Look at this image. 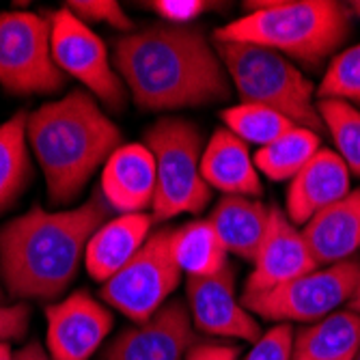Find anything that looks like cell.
Masks as SVG:
<instances>
[{
  "instance_id": "cell-31",
  "label": "cell",
  "mask_w": 360,
  "mask_h": 360,
  "mask_svg": "<svg viewBox=\"0 0 360 360\" xmlns=\"http://www.w3.org/2000/svg\"><path fill=\"white\" fill-rule=\"evenodd\" d=\"M30 309L28 304H0V343L20 341L28 333Z\"/></svg>"
},
{
  "instance_id": "cell-8",
  "label": "cell",
  "mask_w": 360,
  "mask_h": 360,
  "mask_svg": "<svg viewBox=\"0 0 360 360\" xmlns=\"http://www.w3.org/2000/svg\"><path fill=\"white\" fill-rule=\"evenodd\" d=\"M173 229H158L143 248L102 287V300L136 323L149 321L181 281L171 250Z\"/></svg>"
},
{
  "instance_id": "cell-28",
  "label": "cell",
  "mask_w": 360,
  "mask_h": 360,
  "mask_svg": "<svg viewBox=\"0 0 360 360\" xmlns=\"http://www.w3.org/2000/svg\"><path fill=\"white\" fill-rule=\"evenodd\" d=\"M63 7H68L78 20H82L84 24L89 22H106L119 30L129 32L134 28L132 20L127 18V13L121 9L119 3L115 0H70Z\"/></svg>"
},
{
  "instance_id": "cell-14",
  "label": "cell",
  "mask_w": 360,
  "mask_h": 360,
  "mask_svg": "<svg viewBox=\"0 0 360 360\" xmlns=\"http://www.w3.org/2000/svg\"><path fill=\"white\" fill-rule=\"evenodd\" d=\"M196 343L190 309L179 302H167L149 321L125 328L106 347L100 360H186Z\"/></svg>"
},
{
  "instance_id": "cell-35",
  "label": "cell",
  "mask_w": 360,
  "mask_h": 360,
  "mask_svg": "<svg viewBox=\"0 0 360 360\" xmlns=\"http://www.w3.org/2000/svg\"><path fill=\"white\" fill-rule=\"evenodd\" d=\"M0 360H13V352L9 343H0Z\"/></svg>"
},
{
  "instance_id": "cell-21",
  "label": "cell",
  "mask_w": 360,
  "mask_h": 360,
  "mask_svg": "<svg viewBox=\"0 0 360 360\" xmlns=\"http://www.w3.org/2000/svg\"><path fill=\"white\" fill-rule=\"evenodd\" d=\"M360 352V315L335 311L293 333L291 360H356Z\"/></svg>"
},
{
  "instance_id": "cell-25",
  "label": "cell",
  "mask_w": 360,
  "mask_h": 360,
  "mask_svg": "<svg viewBox=\"0 0 360 360\" xmlns=\"http://www.w3.org/2000/svg\"><path fill=\"white\" fill-rule=\"evenodd\" d=\"M220 119L229 132H233L246 145H259V149L272 145L274 141L291 132L293 127H298L285 115L257 104L231 106L220 112Z\"/></svg>"
},
{
  "instance_id": "cell-10",
  "label": "cell",
  "mask_w": 360,
  "mask_h": 360,
  "mask_svg": "<svg viewBox=\"0 0 360 360\" xmlns=\"http://www.w3.org/2000/svg\"><path fill=\"white\" fill-rule=\"evenodd\" d=\"M46 15L52 26V56L58 70L80 80L106 108L121 112L127 102V89L108 56L106 44L68 7Z\"/></svg>"
},
{
  "instance_id": "cell-33",
  "label": "cell",
  "mask_w": 360,
  "mask_h": 360,
  "mask_svg": "<svg viewBox=\"0 0 360 360\" xmlns=\"http://www.w3.org/2000/svg\"><path fill=\"white\" fill-rule=\"evenodd\" d=\"M13 360H52L46 352H44V347H41V343L39 341H28L24 347H20L15 354H13Z\"/></svg>"
},
{
  "instance_id": "cell-27",
  "label": "cell",
  "mask_w": 360,
  "mask_h": 360,
  "mask_svg": "<svg viewBox=\"0 0 360 360\" xmlns=\"http://www.w3.org/2000/svg\"><path fill=\"white\" fill-rule=\"evenodd\" d=\"M317 97L360 106V44L339 52L330 60L319 82Z\"/></svg>"
},
{
  "instance_id": "cell-18",
  "label": "cell",
  "mask_w": 360,
  "mask_h": 360,
  "mask_svg": "<svg viewBox=\"0 0 360 360\" xmlns=\"http://www.w3.org/2000/svg\"><path fill=\"white\" fill-rule=\"evenodd\" d=\"M201 173L210 188H216L226 196L259 199L264 194V186H261L248 145L233 132H229L226 127L216 129L205 145Z\"/></svg>"
},
{
  "instance_id": "cell-34",
  "label": "cell",
  "mask_w": 360,
  "mask_h": 360,
  "mask_svg": "<svg viewBox=\"0 0 360 360\" xmlns=\"http://www.w3.org/2000/svg\"><path fill=\"white\" fill-rule=\"evenodd\" d=\"M347 307H349L352 313L360 315V261H358V281H356V287H354V293H352Z\"/></svg>"
},
{
  "instance_id": "cell-11",
  "label": "cell",
  "mask_w": 360,
  "mask_h": 360,
  "mask_svg": "<svg viewBox=\"0 0 360 360\" xmlns=\"http://www.w3.org/2000/svg\"><path fill=\"white\" fill-rule=\"evenodd\" d=\"M52 360H89L112 330V313L86 289L46 309Z\"/></svg>"
},
{
  "instance_id": "cell-7",
  "label": "cell",
  "mask_w": 360,
  "mask_h": 360,
  "mask_svg": "<svg viewBox=\"0 0 360 360\" xmlns=\"http://www.w3.org/2000/svg\"><path fill=\"white\" fill-rule=\"evenodd\" d=\"M0 84L15 95L58 93L65 86V74L52 56L48 15L0 13Z\"/></svg>"
},
{
  "instance_id": "cell-9",
  "label": "cell",
  "mask_w": 360,
  "mask_h": 360,
  "mask_svg": "<svg viewBox=\"0 0 360 360\" xmlns=\"http://www.w3.org/2000/svg\"><path fill=\"white\" fill-rule=\"evenodd\" d=\"M356 281L358 261L347 259L328 268H317L272 291L242 298V304L268 321L313 323L349 302Z\"/></svg>"
},
{
  "instance_id": "cell-20",
  "label": "cell",
  "mask_w": 360,
  "mask_h": 360,
  "mask_svg": "<svg viewBox=\"0 0 360 360\" xmlns=\"http://www.w3.org/2000/svg\"><path fill=\"white\" fill-rule=\"evenodd\" d=\"M268 220L270 207L248 196H222L207 218L226 252L246 261H255Z\"/></svg>"
},
{
  "instance_id": "cell-16",
  "label": "cell",
  "mask_w": 360,
  "mask_h": 360,
  "mask_svg": "<svg viewBox=\"0 0 360 360\" xmlns=\"http://www.w3.org/2000/svg\"><path fill=\"white\" fill-rule=\"evenodd\" d=\"M100 190L110 210L121 214H143L153 205L155 160L147 145H121L104 165Z\"/></svg>"
},
{
  "instance_id": "cell-19",
  "label": "cell",
  "mask_w": 360,
  "mask_h": 360,
  "mask_svg": "<svg viewBox=\"0 0 360 360\" xmlns=\"http://www.w3.org/2000/svg\"><path fill=\"white\" fill-rule=\"evenodd\" d=\"M151 224L153 216L149 214H121L108 220L86 244V272L100 283L110 281L143 248L151 236Z\"/></svg>"
},
{
  "instance_id": "cell-17",
  "label": "cell",
  "mask_w": 360,
  "mask_h": 360,
  "mask_svg": "<svg viewBox=\"0 0 360 360\" xmlns=\"http://www.w3.org/2000/svg\"><path fill=\"white\" fill-rule=\"evenodd\" d=\"M300 231L319 268L354 259L360 248V188L313 216Z\"/></svg>"
},
{
  "instance_id": "cell-38",
  "label": "cell",
  "mask_w": 360,
  "mask_h": 360,
  "mask_svg": "<svg viewBox=\"0 0 360 360\" xmlns=\"http://www.w3.org/2000/svg\"><path fill=\"white\" fill-rule=\"evenodd\" d=\"M356 360H360V352H358V356H356Z\"/></svg>"
},
{
  "instance_id": "cell-22",
  "label": "cell",
  "mask_w": 360,
  "mask_h": 360,
  "mask_svg": "<svg viewBox=\"0 0 360 360\" xmlns=\"http://www.w3.org/2000/svg\"><path fill=\"white\" fill-rule=\"evenodd\" d=\"M26 119L28 112H18L0 125V214L20 199L32 177Z\"/></svg>"
},
{
  "instance_id": "cell-24",
  "label": "cell",
  "mask_w": 360,
  "mask_h": 360,
  "mask_svg": "<svg viewBox=\"0 0 360 360\" xmlns=\"http://www.w3.org/2000/svg\"><path fill=\"white\" fill-rule=\"evenodd\" d=\"M319 145V134L307 127H293L291 132L255 153V167L272 181L293 179L315 158L321 149Z\"/></svg>"
},
{
  "instance_id": "cell-4",
  "label": "cell",
  "mask_w": 360,
  "mask_h": 360,
  "mask_svg": "<svg viewBox=\"0 0 360 360\" xmlns=\"http://www.w3.org/2000/svg\"><path fill=\"white\" fill-rule=\"evenodd\" d=\"M248 13L214 30L218 41L270 48L289 60L317 68L333 56L352 32V11L335 0H257Z\"/></svg>"
},
{
  "instance_id": "cell-36",
  "label": "cell",
  "mask_w": 360,
  "mask_h": 360,
  "mask_svg": "<svg viewBox=\"0 0 360 360\" xmlns=\"http://www.w3.org/2000/svg\"><path fill=\"white\" fill-rule=\"evenodd\" d=\"M347 7H349V11H352V15H356V18H360V0H356V3H349Z\"/></svg>"
},
{
  "instance_id": "cell-6",
  "label": "cell",
  "mask_w": 360,
  "mask_h": 360,
  "mask_svg": "<svg viewBox=\"0 0 360 360\" xmlns=\"http://www.w3.org/2000/svg\"><path fill=\"white\" fill-rule=\"evenodd\" d=\"M145 145L155 160L153 222H165L179 214H201L212 199V188L203 179V136L192 121L165 117L145 134Z\"/></svg>"
},
{
  "instance_id": "cell-29",
  "label": "cell",
  "mask_w": 360,
  "mask_h": 360,
  "mask_svg": "<svg viewBox=\"0 0 360 360\" xmlns=\"http://www.w3.org/2000/svg\"><path fill=\"white\" fill-rule=\"evenodd\" d=\"M293 330L289 323H274L268 333L252 345L244 360H291Z\"/></svg>"
},
{
  "instance_id": "cell-3",
  "label": "cell",
  "mask_w": 360,
  "mask_h": 360,
  "mask_svg": "<svg viewBox=\"0 0 360 360\" xmlns=\"http://www.w3.org/2000/svg\"><path fill=\"white\" fill-rule=\"evenodd\" d=\"M26 139L44 171L52 205L72 203L123 141L121 129L82 89L32 110Z\"/></svg>"
},
{
  "instance_id": "cell-37",
  "label": "cell",
  "mask_w": 360,
  "mask_h": 360,
  "mask_svg": "<svg viewBox=\"0 0 360 360\" xmlns=\"http://www.w3.org/2000/svg\"><path fill=\"white\" fill-rule=\"evenodd\" d=\"M5 302V291H3V287H0V304Z\"/></svg>"
},
{
  "instance_id": "cell-2",
  "label": "cell",
  "mask_w": 360,
  "mask_h": 360,
  "mask_svg": "<svg viewBox=\"0 0 360 360\" xmlns=\"http://www.w3.org/2000/svg\"><path fill=\"white\" fill-rule=\"evenodd\" d=\"M110 205L97 188L65 212L32 205L0 229V278L13 298L56 300L72 285L89 240L108 222Z\"/></svg>"
},
{
  "instance_id": "cell-32",
  "label": "cell",
  "mask_w": 360,
  "mask_h": 360,
  "mask_svg": "<svg viewBox=\"0 0 360 360\" xmlns=\"http://www.w3.org/2000/svg\"><path fill=\"white\" fill-rule=\"evenodd\" d=\"M238 345L220 341H196L186 354V360H238Z\"/></svg>"
},
{
  "instance_id": "cell-1",
  "label": "cell",
  "mask_w": 360,
  "mask_h": 360,
  "mask_svg": "<svg viewBox=\"0 0 360 360\" xmlns=\"http://www.w3.org/2000/svg\"><path fill=\"white\" fill-rule=\"evenodd\" d=\"M112 65L143 110H177L229 100L224 65L194 24H153L112 41Z\"/></svg>"
},
{
  "instance_id": "cell-15",
  "label": "cell",
  "mask_w": 360,
  "mask_h": 360,
  "mask_svg": "<svg viewBox=\"0 0 360 360\" xmlns=\"http://www.w3.org/2000/svg\"><path fill=\"white\" fill-rule=\"evenodd\" d=\"M349 169L337 151L319 149L309 165L291 179L285 199V214L293 224H307L352 192Z\"/></svg>"
},
{
  "instance_id": "cell-13",
  "label": "cell",
  "mask_w": 360,
  "mask_h": 360,
  "mask_svg": "<svg viewBox=\"0 0 360 360\" xmlns=\"http://www.w3.org/2000/svg\"><path fill=\"white\" fill-rule=\"evenodd\" d=\"M252 264L255 268L246 278L242 298L272 291L319 268L302 238V231L276 205L270 207L266 236Z\"/></svg>"
},
{
  "instance_id": "cell-5",
  "label": "cell",
  "mask_w": 360,
  "mask_h": 360,
  "mask_svg": "<svg viewBox=\"0 0 360 360\" xmlns=\"http://www.w3.org/2000/svg\"><path fill=\"white\" fill-rule=\"evenodd\" d=\"M214 48L233 82L240 104H257L285 115L298 127L321 132L313 82L287 56L252 44L218 41Z\"/></svg>"
},
{
  "instance_id": "cell-26",
  "label": "cell",
  "mask_w": 360,
  "mask_h": 360,
  "mask_svg": "<svg viewBox=\"0 0 360 360\" xmlns=\"http://www.w3.org/2000/svg\"><path fill=\"white\" fill-rule=\"evenodd\" d=\"M317 112L337 145L339 158L352 175L360 177V110L347 102L319 100Z\"/></svg>"
},
{
  "instance_id": "cell-23",
  "label": "cell",
  "mask_w": 360,
  "mask_h": 360,
  "mask_svg": "<svg viewBox=\"0 0 360 360\" xmlns=\"http://www.w3.org/2000/svg\"><path fill=\"white\" fill-rule=\"evenodd\" d=\"M171 250L179 270L188 272V276H212L229 266V252L207 220H194L173 229Z\"/></svg>"
},
{
  "instance_id": "cell-12",
  "label": "cell",
  "mask_w": 360,
  "mask_h": 360,
  "mask_svg": "<svg viewBox=\"0 0 360 360\" xmlns=\"http://www.w3.org/2000/svg\"><path fill=\"white\" fill-rule=\"evenodd\" d=\"M186 293L196 330L250 343L261 339L257 319L242 302H238L236 272L231 266L212 276H188Z\"/></svg>"
},
{
  "instance_id": "cell-30",
  "label": "cell",
  "mask_w": 360,
  "mask_h": 360,
  "mask_svg": "<svg viewBox=\"0 0 360 360\" xmlns=\"http://www.w3.org/2000/svg\"><path fill=\"white\" fill-rule=\"evenodd\" d=\"M149 7L165 18L167 24H190L212 9L214 3H205V0H155V3H149Z\"/></svg>"
}]
</instances>
